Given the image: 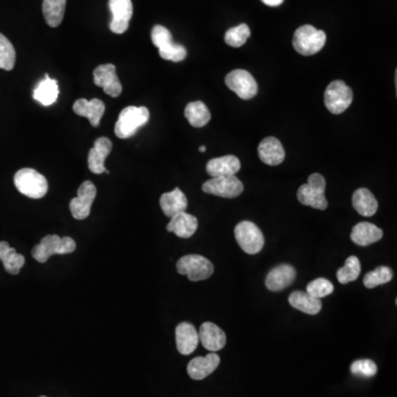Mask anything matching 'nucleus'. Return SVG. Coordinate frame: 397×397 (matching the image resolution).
Returning a JSON list of instances; mask_svg holds the SVG:
<instances>
[{
	"label": "nucleus",
	"instance_id": "nucleus-1",
	"mask_svg": "<svg viewBox=\"0 0 397 397\" xmlns=\"http://www.w3.org/2000/svg\"><path fill=\"white\" fill-rule=\"evenodd\" d=\"M149 116V111L144 106H128L120 111L115 125V135L120 139L131 138L139 128L147 124Z\"/></svg>",
	"mask_w": 397,
	"mask_h": 397
},
{
	"label": "nucleus",
	"instance_id": "nucleus-2",
	"mask_svg": "<svg viewBox=\"0 0 397 397\" xmlns=\"http://www.w3.org/2000/svg\"><path fill=\"white\" fill-rule=\"evenodd\" d=\"M14 181L18 191L31 199H41L49 189L45 175L31 168L20 169L14 175Z\"/></svg>",
	"mask_w": 397,
	"mask_h": 397
},
{
	"label": "nucleus",
	"instance_id": "nucleus-3",
	"mask_svg": "<svg viewBox=\"0 0 397 397\" xmlns=\"http://www.w3.org/2000/svg\"><path fill=\"white\" fill-rule=\"evenodd\" d=\"M327 36L323 30H318L314 25H301L294 32L292 45L301 56H314L325 45Z\"/></svg>",
	"mask_w": 397,
	"mask_h": 397
},
{
	"label": "nucleus",
	"instance_id": "nucleus-4",
	"mask_svg": "<svg viewBox=\"0 0 397 397\" xmlns=\"http://www.w3.org/2000/svg\"><path fill=\"white\" fill-rule=\"evenodd\" d=\"M76 248V243L74 239L69 236L60 237L58 235H47L41 239L39 244L32 248V257L41 264L45 263L51 256L60 254L73 253Z\"/></svg>",
	"mask_w": 397,
	"mask_h": 397
},
{
	"label": "nucleus",
	"instance_id": "nucleus-5",
	"mask_svg": "<svg viewBox=\"0 0 397 397\" xmlns=\"http://www.w3.org/2000/svg\"><path fill=\"white\" fill-rule=\"evenodd\" d=\"M325 179L320 173L309 175L308 182L300 186L297 197L303 206H311L316 210L328 208V201L325 197Z\"/></svg>",
	"mask_w": 397,
	"mask_h": 397
},
{
	"label": "nucleus",
	"instance_id": "nucleus-6",
	"mask_svg": "<svg viewBox=\"0 0 397 397\" xmlns=\"http://www.w3.org/2000/svg\"><path fill=\"white\" fill-rule=\"evenodd\" d=\"M234 234H235L236 242L246 254L255 255L264 248V235L255 223L250 222V221H243L239 223L235 226Z\"/></svg>",
	"mask_w": 397,
	"mask_h": 397
},
{
	"label": "nucleus",
	"instance_id": "nucleus-7",
	"mask_svg": "<svg viewBox=\"0 0 397 397\" xmlns=\"http://www.w3.org/2000/svg\"><path fill=\"white\" fill-rule=\"evenodd\" d=\"M177 272L186 276L191 281H206L211 277L214 266L211 261L201 255H186L177 263Z\"/></svg>",
	"mask_w": 397,
	"mask_h": 397
},
{
	"label": "nucleus",
	"instance_id": "nucleus-8",
	"mask_svg": "<svg viewBox=\"0 0 397 397\" xmlns=\"http://www.w3.org/2000/svg\"><path fill=\"white\" fill-rule=\"evenodd\" d=\"M353 100V92L347 84L340 80L331 82L325 92V107L331 114L339 115L349 109Z\"/></svg>",
	"mask_w": 397,
	"mask_h": 397
},
{
	"label": "nucleus",
	"instance_id": "nucleus-9",
	"mask_svg": "<svg viewBox=\"0 0 397 397\" xmlns=\"http://www.w3.org/2000/svg\"><path fill=\"white\" fill-rule=\"evenodd\" d=\"M226 87L243 100H250L259 92V85L255 78L245 69H234L225 78Z\"/></svg>",
	"mask_w": 397,
	"mask_h": 397
},
{
	"label": "nucleus",
	"instance_id": "nucleus-10",
	"mask_svg": "<svg viewBox=\"0 0 397 397\" xmlns=\"http://www.w3.org/2000/svg\"><path fill=\"white\" fill-rule=\"evenodd\" d=\"M202 190L208 195L234 199L242 195L244 186L237 177L230 175V177H217V178L210 179L203 184Z\"/></svg>",
	"mask_w": 397,
	"mask_h": 397
},
{
	"label": "nucleus",
	"instance_id": "nucleus-11",
	"mask_svg": "<svg viewBox=\"0 0 397 397\" xmlns=\"http://www.w3.org/2000/svg\"><path fill=\"white\" fill-rule=\"evenodd\" d=\"M96 186L91 181H85L78 190V197L69 202V211L76 219H85L91 213L93 202L96 197Z\"/></svg>",
	"mask_w": 397,
	"mask_h": 397
},
{
	"label": "nucleus",
	"instance_id": "nucleus-12",
	"mask_svg": "<svg viewBox=\"0 0 397 397\" xmlns=\"http://www.w3.org/2000/svg\"><path fill=\"white\" fill-rule=\"evenodd\" d=\"M109 6L111 12L109 29L114 34H124L127 31L129 21L133 17L131 0H109Z\"/></svg>",
	"mask_w": 397,
	"mask_h": 397
},
{
	"label": "nucleus",
	"instance_id": "nucleus-13",
	"mask_svg": "<svg viewBox=\"0 0 397 397\" xmlns=\"http://www.w3.org/2000/svg\"><path fill=\"white\" fill-rule=\"evenodd\" d=\"M94 84L103 87L104 92L111 98H118L122 94V87L116 74L114 64H102L94 69Z\"/></svg>",
	"mask_w": 397,
	"mask_h": 397
},
{
	"label": "nucleus",
	"instance_id": "nucleus-14",
	"mask_svg": "<svg viewBox=\"0 0 397 397\" xmlns=\"http://www.w3.org/2000/svg\"><path fill=\"white\" fill-rule=\"evenodd\" d=\"M111 149H113V144L109 138L100 137L95 140L94 146L89 149V158H87L89 169L95 175L109 173L105 168V159L111 153Z\"/></svg>",
	"mask_w": 397,
	"mask_h": 397
},
{
	"label": "nucleus",
	"instance_id": "nucleus-15",
	"mask_svg": "<svg viewBox=\"0 0 397 397\" xmlns=\"http://www.w3.org/2000/svg\"><path fill=\"white\" fill-rule=\"evenodd\" d=\"M296 270L292 265L281 264L274 267L267 275L265 285L270 292H281L294 283L296 279Z\"/></svg>",
	"mask_w": 397,
	"mask_h": 397
},
{
	"label": "nucleus",
	"instance_id": "nucleus-16",
	"mask_svg": "<svg viewBox=\"0 0 397 397\" xmlns=\"http://www.w3.org/2000/svg\"><path fill=\"white\" fill-rule=\"evenodd\" d=\"M221 358L217 353H208L206 356H197L188 364V374L192 380H201L217 369Z\"/></svg>",
	"mask_w": 397,
	"mask_h": 397
},
{
	"label": "nucleus",
	"instance_id": "nucleus-17",
	"mask_svg": "<svg viewBox=\"0 0 397 397\" xmlns=\"http://www.w3.org/2000/svg\"><path fill=\"white\" fill-rule=\"evenodd\" d=\"M199 334L195 325L189 323H181L175 328V343L179 353L189 356L195 352L199 345Z\"/></svg>",
	"mask_w": 397,
	"mask_h": 397
},
{
	"label": "nucleus",
	"instance_id": "nucleus-18",
	"mask_svg": "<svg viewBox=\"0 0 397 397\" xmlns=\"http://www.w3.org/2000/svg\"><path fill=\"white\" fill-rule=\"evenodd\" d=\"M73 111L78 116L87 117L93 127H98L105 111V104L98 98L91 100L80 98L73 104Z\"/></svg>",
	"mask_w": 397,
	"mask_h": 397
},
{
	"label": "nucleus",
	"instance_id": "nucleus-19",
	"mask_svg": "<svg viewBox=\"0 0 397 397\" xmlns=\"http://www.w3.org/2000/svg\"><path fill=\"white\" fill-rule=\"evenodd\" d=\"M199 340L206 350L217 352L226 345V334L222 329L212 323H204L199 330Z\"/></svg>",
	"mask_w": 397,
	"mask_h": 397
},
{
	"label": "nucleus",
	"instance_id": "nucleus-20",
	"mask_svg": "<svg viewBox=\"0 0 397 397\" xmlns=\"http://www.w3.org/2000/svg\"><path fill=\"white\" fill-rule=\"evenodd\" d=\"M241 169V162L235 155H228L211 159L206 164V173L213 178L235 175Z\"/></svg>",
	"mask_w": 397,
	"mask_h": 397
},
{
	"label": "nucleus",
	"instance_id": "nucleus-21",
	"mask_svg": "<svg viewBox=\"0 0 397 397\" xmlns=\"http://www.w3.org/2000/svg\"><path fill=\"white\" fill-rule=\"evenodd\" d=\"M259 155L261 162L268 166H278L285 160V149L275 137L263 139L259 146Z\"/></svg>",
	"mask_w": 397,
	"mask_h": 397
},
{
	"label": "nucleus",
	"instance_id": "nucleus-22",
	"mask_svg": "<svg viewBox=\"0 0 397 397\" xmlns=\"http://www.w3.org/2000/svg\"><path fill=\"white\" fill-rule=\"evenodd\" d=\"M197 217L186 212H181L175 217H171L167 225L168 232H173L181 239H190L197 232Z\"/></svg>",
	"mask_w": 397,
	"mask_h": 397
},
{
	"label": "nucleus",
	"instance_id": "nucleus-23",
	"mask_svg": "<svg viewBox=\"0 0 397 397\" xmlns=\"http://www.w3.org/2000/svg\"><path fill=\"white\" fill-rule=\"evenodd\" d=\"M383 237V230L376 225L369 222H361L352 228L351 239L354 244L365 248L380 241Z\"/></svg>",
	"mask_w": 397,
	"mask_h": 397
},
{
	"label": "nucleus",
	"instance_id": "nucleus-24",
	"mask_svg": "<svg viewBox=\"0 0 397 397\" xmlns=\"http://www.w3.org/2000/svg\"><path fill=\"white\" fill-rule=\"evenodd\" d=\"M160 206L166 217H175L181 212H186L188 208V200L184 192L179 188L170 192H166L160 197Z\"/></svg>",
	"mask_w": 397,
	"mask_h": 397
},
{
	"label": "nucleus",
	"instance_id": "nucleus-25",
	"mask_svg": "<svg viewBox=\"0 0 397 397\" xmlns=\"http://www.w3.org/2000/svg\"><path fill=\"white\" fill-rule=\"evenodd\" d=\"M288 301L292 308L303 311L305 314H311V316L319 314L323 309L321 300L316 299L307 292H300V290L292 292L289 296Z\"/></svg>",
	"mask_w": 397,
	"mask_h": 397
},
{
	"label": "nucleus",
	"instance_id": "nucleus-26",
	"mask_svg": "<svg viewBox=\"0 0 397 397\" xmlns=\"http://www.w3.org/2000/svg\"><path fill=\"white\" fill-rule=\"evenodd\" d=\"M353 208L363 217H372L378 211V201L367 188H360L353 193Z\"/></svg>",
	"mask_w": 397,
	"mask_h": 397
},
{
	"label": "nucleus",
	"instance_id": "nucleus-27",
	"mask_svg": "<svg viewBox=\"0 0 397 397\" xmlns=\"http://www.w3.org/2000/svg\"><path fill=\"white\" fill-rule=\"evenodd\" d=\"M58 82L45 75V78L40 81L34 89V98L43 106H51L58 100Z\"/></svg>",
	"mask_w": 397,
	"mask_h": 397
},
{
	"label": "nucleus",
	"instance_id": "nucleus-28",
	"mask_svg": "<svg viewBox=\"0 0 397 397\" xmlns=\"http://www.w3.org/2000/svg\"><path fill=\"white\" fill-rule=\"evenodd\" d=\"M0 261H3L6 272L12 275L19 274L25 263V256L18 254L16 250L10 248V245L5 241L0 242Z\"/></svg>",
	"mask_w": 397,
	"mask_h": 397
},
{
	"label": "nucleus",
	"instance_id": "nucleus-29",
	"mask_svg": "<svg viewBox=\"0 0 397 397\" xmlns=\"http://www.w3.org/2000/svg\"><path fill=\"white\" fill-rule=\"evenodd\" d=\"M184 116L190 122V125L197 128L206 126L211 120L210 111H208L206 104L200 102V100L188 104L186 109H184Z\"/></svg>",
	"mask_w": 397,
	"mask_h": 397
},
{
	"label": "nucleus",
	"instance_id": "nucleus-30",
	"mask_svg": "<svg viewBox=\"0 0 397 397\" xmlns=\"http://www.w3.org/2000/svg\"><path fill=\"white\" fill-rule=\"evenodd\" d=\"M65 5L67 0H43L42 12L45 16V23L52 28H56L61 25L65 12Z\"/></svg>",
	"mask_w": 397,
	"mask_h": 397
},
{
	"label": "nucleus",
	"instance_id": "nucleus-31",
	"mask_svg": "<svg viewBox=\"0 0 397 397\" xmlns=\"http://www.w3.org/2000/svg\"><path fill=\"white\" fill-rule=\"evenodd\" d=\"M361 272V264L356 256H349L345 261V266L336 272V278L340 283H351L358 279Z\"/></svg>",
	"mask_w": 397,
	"mask_h": 397
},
{
	"label": "nucleus",
	"instance_id": "nucleus-32",
	"mask_svg": "<svg viewBox=\"0 0 397 397\" xmlns=\"http://www.w3.org/2000/svg\"><path fill=\"white\" fill-rule=\"evenodd\" d=\"M391 279H393V270L387 266H380L364 276L363 283L367 288L372 289L389 283Z\"/></svg>",
	"mask_w": 397,
	"mask_h": 397
},
{
	"label": "nucleus",
	"instance_id": "nucleus-33",
	"mask_svg": "<svg viewBox=\"0 0 397 397\" xmlns=\"http://www.w3.org/2000/svg\"><path fill=\"white\" fill-rule=\"evenodd\" d=\"M16 63V50L12 42L0 34V69L12 71Z\"/></svg>",
	"mask_w": 397,
	"mask_h": 397
},
{
	"label": "nucleus",
	"instance_id": "nucleus-34",
	"mask_svg": "<svg viewBox=\"0 0 397 397\" xmlns=\"http://www.w3.org/2000/svg\"><path fill=\"white\" fill-rule=\"evenodd\" d=\"M250 36V30L248 25L242 23V25L230 28V30L226 31L224 36L225 43L233 47H239L244 45Z\"/></svg>",
	"mask_w": 397,
	"mask_h": 397
},
{
	"label": "nucleus",
	"instance_id": "nucleus-35",
	"mask_svg": "<svg viewBox=\"0 0 397 397\" xmlns=\"http://www.w3.org/2000/svg\"><path fill=\"white\" fill-rule=\"evenodd\" d=\"M334 285L325 278H316L314 281H310L307 286V294H310L316 299L327 297L334 292Z\"/></svg>",
	"mask_w": 397,
	"mask_h": 397
},
{
	"label": "nucleus",
	"instance_id": "nucleus-36",
	"mask_svg": "<svg viewBox=\"0 0 397 397\" xmlns=\"http://www.w3.org/2000/svg\"><path fill=\"white\" fill-rule=\"evenodd\" d=\"M159 56L168 61L180 62L186 58V49L184 45H177L175 42L159 49Z\"/></svg>",
	"mask_w": 397,
	"mask_h": 397
},
{
	"label": "nucleus",
	"instance_id": "nucleus-37",
	"mask_svg": "<svg viewBox=\"0 0 397 397\" xmlns=\"http://www.w3.org/2000/svg\"><path fill=\"white\" fill-rule=\"evenodd\" d=\"M378 372V367L372 360H358L351 365V373L364 378H372Z\"/></svg>",
	"mask_w": 397,
	"mask_h": 397
},
{
	"label": "nucleus",
	"instance_id": "nucleus-38",
	"mask_svg": "<svg viewBox=\"0 0 397 397\" xmlns=\"http://www.w3.org/2000/svg\"><path fill=\"white\" fill-rule=\"evenodd\" d=\"M151 41H153V45L158 49H162V47L173 42L171 32L166 27L160 25L153 27V31H151Z\"/></svg>",
	"mask_w": 397,
	"mask_h": 397
},
{
	"label": "nucleus",
	"instance_id": "nucleus-39",
	"mask_svg": "<svg viewBox=\"0 0 397 397\" xmlns=\"http://www.w3.org/2000/svg\"><path fill=\"white\" fill-rule=\"evenodd\" d=\"M261 1H263L266 6L270 7L281 6V3H283V0H261Z\"/></svg>",
	"mask_w": 397,
	"mask_h": 397
},
{
	"label": "nucleus",
	"instance_id": "nucleus-40",
	"mask_svg": "<svg viewBox=\"0 0 397 397\" xmlns=\"http://www.w3.org/2000/svg\"><path fill=\"white\" fill-rule=\"evenodd\" d=\"M206 150V146H201V147L199 148V151H200V153H204Z\"/></svg>",
	"mask_w": 397,
	"mask_h": 397
},
{
	"label": "nucleus",
	"instance_id": "nucleus-41",
	"mask_svg": "<svg viewBox=\"0 0 397 397\" xmlns=\"http://www.w3.org/2000/svg\"><path fill=\"white\" fill-rule=\"evenodd\" d=\"M40 397H47V396H40Z\"/></svg>",
	"mask_w": 397,
	"mask_h": 397
}]
</instances>
